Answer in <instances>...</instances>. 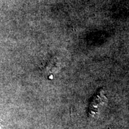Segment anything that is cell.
<instances>
[{
	"label": "cell",
	"instance_id": "cell-2",
	"mask_svg": "<svg viewBox=\"0 0 129 129\" xmlns=\"http://www.w3.org/2000/svg\"><path fill=\"white\" fill-rule=\"evenodd\" d=\"M0 129H1V128H0Z\"/></svg>",
	"mask_w": 129,
	"mask_h": 129
},
{
	"label": "cell",
	"instance_id": "cell-1",
	"mask_svg": "<svg viewBox=\"0 0 129 129\" xmlns=\"http://www.w3.org/2000/svg\"><path fill=\"white\" fill-rule=\"evenodd\" d=\"M108 99L105 96L104 90H99V92L95 95L91 100L88 108V114L94 117L98 115L100 111L107 104Z\"/></svg>",
	"mask_w": 129,
	"mask_h": 129
}]
</instances>
